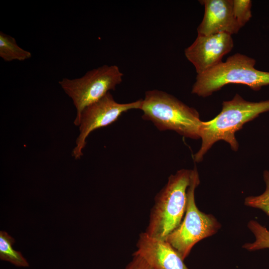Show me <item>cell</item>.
<instances>
[{"mask_svg": "<svg viewBox=\"0 0 269 269\" xmlns=\"http://www.w3.org/2000/svg\"><path fill=\"white\" fill-rule=\"evenodd\" d=\"M268 111L269 100L250 102L237 94L231 100L224 101L221 111L216 117L209 121L202 122L200 134L202 143L194 155V161H202L206 153L218 140L225 141L232 150L237 151L239 143L235 133L245 124Z\"/></svg>", "mask_w": 269, "mask_h": 269, "instance_id": "6da1fadb", "label": "cell"}, {"mask_svg": "<svg viewBox=\"0 0 269 269\" xmlns=\"http://www.w3.org/2000/svg\"><path fill=\"white\" fill-rule=\"evenodd\" d=\"M140 110L142 118L152 122L160 131H173L186 137L200 138L202 121L198 112L169 94L147 91Z\"/></svg>", "mask_w": 269, "mask_h": 269, "instance_id": "7a4b0ae2", "label": "cell"}, {"mask_svg": "<svg viewBox=\"0 0 269 269\" xmlns=\"http://www.w3.org/2000/svg\"><path fill=\"white\" fill-rule=\"evenodd\" d=\"M191 172L192 170L183 169L169 177L155 198L145 231L147 235L165 240L181 223L186 211Z\"/></svg>", "mask_w": 269, "mask_h": 269, "instance_id": "3957f363", "label": "cell"}, {"mask_svg": "<svg viewBox=\"0 0 269 269\" xmlns=\"http://www.w3.org/2000/svg\"><path fill=\"white\" fill-rule=\"evenodd\" d=\"M255 59L241 53L229 57L221 63L200 74H197L192 93L206 97L228 84H241L254 91L269 85V72L255 67Z\"/></svg>", "mask_w": 269, "mask_h": 269, "instance_id": "277c9868", "label": "cell"}, {"mask_svg": "<svg viewBox=\"0 0 269 269\" xmlns=\"http://www.w3.org/2000/svg\"><path fill=\"white\" fill-rule=\"evenodd\" d=\"M199 183V174L195 167L192 170L191 181L187 189L184 217L179 225L165 239L183 260L188 256L195 244L215 234L221 227L213 215L206 214L197 207L195 191Z\"/></svg>", "mask_w": 269, "mask_h": 269, "instance_id": "5b68a950", "label": "cell"}, {"mask_svg": "<svg viewBox=\"0 0 269 269\" xmlns=\"http://www.w3.org/2000/svg\"><path fill=\"white\" fill-rule=\"evenodd\" d=\"M123 74L117 65H104L86 72L83 76L58 82L64 92L71 99L76 109L74 121L76 126L83 110L98 101L122 83Z\"/></svg>", "mask_w": 269, "mask_h": 269, "instance_id": "8992f818", "label": "cell"}, {"mask_svg": "<svg viewBox=\"0 0 269 269\" xmlns=\"http://www.w3.org/2000/svg\"><path fill=\"white\" fill-rule=\"evenodd\" d=\"M142 99L128 103H119L109 92L98 101L86 107L82 112L76 126L79 127V135L72 156L76 159L83 155L86 139L93 131L107 127L116 121L124 113L133 109H140Z\"/></svg>", "mask_w": 269, "mask_h": 269, "instance_id": "52a82bcc", "label": "cell"}, {"mask_svg": "<svg viewBox=\"0 0 269 269\" xmlns=\"http://www.w3.org/2000/svg\"><path fill=\"white\" fill-rule=\"evenodd\" d=\"M233 46L231 35L226 33L198 35L193 43L185 49L184 53L197 74H200L221 63L223 57Z\"/></svg>", "mask_w": 269, "mask_h": 269, "instance_id": "ba28073f", "label": "cell"}, {"mask_svg": "<svg viewBox=\"0 0 269 269\" xmlns=\"http://www.w3.org/2000/svg\"><path fill=\"white\" fill-rule=\"evenodd\" d=\"M205 10L203 19L197 27L198 35L226 33L232 35L241 28L233 11V0H203Z\"/></svg>", "mask_w": 269, "mask_h": 269, "instance_id": "9c48e42d", "label": "cell"}, {"mask_svg": "<svg viewBox=\"0 0 269 269\" xmlns=\"http://www.w3.org/2000/svg\"><path fill=\"white\" fill-rule=\"evenodd\" d=\"M134 253L142 257L154 269H188L178 253L166 241L139 235Z\"/></svg>", "mask_w": 269, "mask_h": 269, "instance_id": "30bf717a", "label": "cell"}, {"mask_svg": "<svg viewBox=\"0 0 269 269\" xmlns=\"http://www.w3.org/2000/svg\"><path fill=\"white\" fill-rule=\"evenodd\" d=\"M31 56L30 52L17 45L14 37L0 32V57L5 62L23 61L30 59Z\"/></svg>", "mask_w": 269, "mask_h": 269, "instance_id": "8fae6325", "label": "cell"}, {"mask_svg": "<svg viewBox=\"0 0 269 269\" xmlns=\"http://www.w3.org/2000/svg\"><path fill=\"white\" fill-rule=\"evenodd\" d=\"M15 240L5 232H0V259L18 267H28V263L21 253L12 248Z\"/></svg>", "mask_w": 269, "mask_h": 269, "instance_id": "7c38bea8", "label": "cell"}, {"mask_svg": "<svg viewBox=\"0 0 269 269\" xmlns=\"http://www.w3.org/2000/svg\"><path fill=\"white\" fill-rule=\"evenodd\" d=\"M248 228L255 237L252 243H246L243 248L249 251H255L269 249V230L256 220H250L247 225Z\"/></svg>", "mask_w": 269, "mask_h": 269, "instance_id": "4fadbf2b", "label": "cell"}, {"mask_svg": "<svg viewBox=\"0 0 269 269\" xmlns=\"http://www.w3.org/2000/svg\"><path fill=\"white\" fill-rule=\"evenodd\" d=\"M264 180L266 184V189L261 194L258 196L247 197L244 201L246 206L261 210L269 216V171L266 170L263 172Z\"/></svg>", "mask_w": 269, "mask_h": 269, "instance_id": "5bb4252c", "label": "cell"}, {"mask_svg": "<svg viewBox=\"0 0 269 269\" xmlns=\"http://www.w3.org/2000/svg\"><path fill=\"white\" fill-rule=\"evenodd\" d=\"M252 3L250 0H233L234 15L241 28L252 17Z\"/></svg>", "mask_w": 269, "mask_h": 269, "instance_id": "9a60e30c", "label": "cell"}, {"mask_svg": "<svg viewBox=\"0 0 269 269\" xmlns=\"http://www.w3.org/2000/svg\"><path fill=\"white\" fill-rule=\"evenodd\" d=\"M124 269H154L142 257L134 253L132 260Z\"/></svg>", "mask_w": 269, "mask_h": 269, "instance_id": "2e32d148", "label": "cell"}]
</instances>
